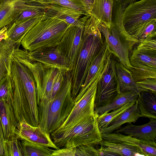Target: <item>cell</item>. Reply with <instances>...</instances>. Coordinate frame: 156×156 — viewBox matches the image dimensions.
<instances>
[{"instance_id":"obj_1","label":"cell","mask_w":156,"mask_h":156,"mask_svg":"<svg viewBox=\"0 0 156 156\" xmlns=\"http://www.w3.org/2000/svg\"><path fill=\"white\" fill-rule=\"evenodd\" d=\"M71 70L64 74L63 84L51 100H44L38 104L39 126L50 134L58 129L70 113L74 104L71 95Z\"/></svg>"},{"instance_id":"obj_2","label":"cell","mask_w":156,"mask_h":156,"mask_svg":"<svg viewBox=\"0 0 156 156\" xmlns=\"http://www.w3.org/2000/svg\"><path fill=\"white\" fill-rule=\"evenodd\" d=\"M71 25L57 19L43 16L27 33L21 44L29 52L41 48L56 47Z\"/></svg>"},{"instance_id":"obj_3","label":"cell","mask_w":156,"mask_h":156,"mask_svg":"<svg viewBox=\"0 0 156 156\" xmlns=\"http://www.w3.org/2000/svg\"><path fill=\"white\" fill-rule=\"evenodd\" d=\"M98 115L94 112L69 129L50 134L54 143L58 149L98 144L103 139L98 125Z\"/></svg>"},{"instance_id":"obj_4","label":"cell","mask_w":156,"mask_h":156,"mask_svg":"<svg viewBox=\"0 0 156 156\" xmlns=\"http://www.w3.org/2000/svg\"><path fill=\"white\" fill-rule=\"evenodd\" d=\"M83 43L75 63L71 70L72 79L71 95L74 100L86 77L89 67L104 42L99 29L83 35Z\"/></svg>"},{"instance_id":"obj_5","label":"cell","mask_w":156,"mask_h":156,"mask_svg":"<svg viewBox=\"0 0 156 156\" xmlns=\"http://www.w3.org/2000/svg\"><path fill=\"white\" fill-rule=\"evenodd\" d=\"M11 73L17 80L15 98L18 105L33 115L38 114L37 90L35 80L29 69L12 57Z\"/></svg>"},{"instance_id":"obj_6","label":"cell","mask_w":156,"mask_h":156,"mask_svg":"<svg viewBox=\"0 0 156 156\" xmlns=\"http://www.w3.org/2000/svg\"><path fill=\"white\" fill-rule=\"evenodd\" d=\"M156 19V0H139L125 8L122 16L124 27L133 36L145 22Z\"/></svg>"},{"instance_id":"obj_7","label":"cell","mask_w":156,"mask_h":156,"mask_svg":"<svg viewBox=\"0 0 156 156\" xmlns=\"http://www.w3.org/2000/svg\"><path fill=\"white\" fill-rule=\"evenodd\" d=\"M103 69L101 74L93 82L81 98L75 103L64 122L51 134H57L69 129L87 116L94 114L98 83L103 73Z\"/></svg>"},{"instance_id":"obj_8","label":"cell","mask_w":156,"mask_h":156,"mask_svg":"<svg viewBox=\"0 0 156 156\" xmlns=\"http://www.w3.org/2000/svg\"><path fill=\"white\" fill-rule=\"evenodd\" d=\"M115 62L110 51L105 61L103 73L98 83L94 108L110 103L118 94Z\"/></svg>"},{"instance_id":"obj_9","label":"cell","mask_w":156,"mask_h":156,"mask_svg":"<svg viewBox=\"0 0 156 156\" xmlns=\"http://www.w3.org/2000/svg\"><path fill=\"white\" fill-rule=\"evenodd\" d=\"M98 27L111 52L125 67L130 70L133 66L129 62V54L133 47L112 23L108 27L99 22Z\"/></svg>"},{"instance_id":"obj_10","label":"cell","mask_w":156,"mask_h":156,"mask_svg":"<svg viewBox=\"0 0 156 156\" xmlns=\"http://www.w3.org/2000/svg\"><path fill=\"white\" fill-rule=\"evenodd\" d=\"M84 27L71 26L56 46L71 69L75 63L82 48Z\"/></svg>"},{"instance_id":"obj_11","label":"cell","mask_w":156,"mask_h":156,"mask_svg":"<svg viewBox=\"0 0 156 156\" xmlns=\"http://www.w3.org/2000/svg\"><path fill=\"white\" fill-rule=\"evenodd\" d=\"M28 56L31 60L40 63L46 67L57 69L64 74L71 70L56 46L41 48L28 51Z\"/></svg>"},{"instance_id":"obj_12","label":"cell","mask_w":156,"mask_h":156,"mask_svg":"<svg viewBox=\"0 0 156 156\" xmlns=\"http://www.w3.org/2000/svg\"><path fill=\"white\" fill-rule=\"evenodd\" d=\"M46 10L44 16L61 20L69 25L84 27L86 21L90 16L82 11H78L55 4H44Z\"/></svg>"},{"instance_id":"obj_13","label":"cell","mask_w":156,"mask_h":156,"mask_svg":"<svg viewBox=\"0 0 156 156\" xmlns=\"http://www.w3.org/2000/svg\"><path fill=\"white\" fill-rule=\"evenodd\" d=\"M15 134L20 140L55 149H59L54 143L50 134L39 126H34L23 121L18 124Z\"/></svg>"},{"instance_id":"obj_14","label":"cell","mask_w":156,"mask_h":156,"mask_svg":"<svg viewBox=\"0 0 156 156\" xmlns=\"http://www.w3.org/2000/svg\"><path fill=\"white\" fill-rule=\"evenodd\" d=\"M110 51L108 46L104 40L100 50L91 62L84 82L74 100L75 103L81 98L93 82L101 74Z\"/></svg>"},{"instance_id":"obj_15","label":"cell","mask_w":156,"mask_h":156,"mask_svg":"<svg viewBox=\"0 0 156 156\" xmlns=\"http://www.w3.org/2000/svg\"><path fill=\"white\" fill-rule=\"evenodd\" d=\"M148 123L140 126L131 123L119 128L115 132L131 136L137 139L148 141H156V119H151Z\"/></svg>"},{"instance_id":"obj_16","label":"cell","mask_w":156,"mask_h":156,"mask_svg":"<svg viewBox=\"0 0 156 156\" xmlns=\"http://www.w3.org/2000/svg\"><path fill=\"white\" fill-rule=\"evenodd\" d=\"M0 120L5 139H9L15 136L18 122L11 100L0 101Z\"/></svg>"},{"instance_id":"obj_17","label":"cell","mask_w":156,"mask_h":156,"mask_svg":"<svg viewBox=\"0 0 156 156\" xmlns=\"http://www.w3.org/2000/svg\"><path fill=\"white\" fill-rule=\"evenodd\" d=\"M103 140L119 141L139 147L145 156H156L155 142L140 140L131 136L119 133H101Z\"/></svg>"},{"instance_id":"obj_18","label":"cell","mask_w":156,"mask_h":156,"mask_svg":"<svg viewBox=\"0 0 156 156\" xmlns=\"http://www.w3.org/2000/svg\"><path fill=\"white\" fill-rule=\"evenodd\" d=\"M98 144L101 145L100 150L116 156H145L139 147L120 141L103 140Z\"/></svg>"},{"instance_id":"obj_19","label":"cell","mask_w":156,"mask_h":156,"mask_svg":"<svg viewBox=\"0 0 156 156\" xmlns=\"http://www.w3.org/2000/svg\"><path fill=\"white\" fill-rule=\"evenodd\" d=\"M44 14L31 18L20 22H14L7 26V38L19 47L23 38L29 31L42 19Z\"/></svg>"},{"instance_id":"obj_20","label":"cell","mask_w":156,"mask_h":156,"mask_svg":"<svg viewBox=\"0 0 156 156\" xmlns=\"http://www.w3.org/2000/svg\"><path fill=\"white\" fill-rule=\"evenodd\" d=\"M115 66L118 81V93L129 91L135 92L139 94L142 91H148L137 85L130 70L120 62H115Z\"/></svg>"},{"instance_id":"obj_21","label":"cell","mask_w":156,"mask_h":156,"mask_svg":"<svg viewBox=\"0 0 156 156\" xmlns=\"http://www.w3.org/2000/svg\"><path fill=\"white\" fill-rule=\"evenodd\" d=\"M141 116L137 100L133 105L124 111L114 119L107 127L100 129L101 133L108 134L118 129L125 123H135Z\"/></svg>"},{"instance_id":"obj_22","label":"cell","mask_w":156,"mask_h":156,"mask_svg":"<svg viewBox=\"0 0 156 156\" xmlns=\"http://www.w3.org/2000/svg\"><path fill=\"white\" fill-rule=\"evenodd\" d=\"M139 0H113L112 17V23L120 34L130 43L136 41V39L129 34L124 27L122 16L123 11L129 4Z\"/></svg>"},{"instance_id":"obj_23","label":"cell","mask_w":156,"mask_h":156,"mask_svg":"<svg viewBox=\"0 0 156 156\" xmlns=\"http://www.w3.org/2000/svg\"><path fill=\"white\" fill-rule=\"evenodd\" d=\"M113 0H95L89 15L108 27L112 25Z\"/></svg>"},{"instance_id":"obj_24","label":"cell","mask_w":156,"mask_h":156,"mask_svg":"<svg viewBox=\"0 0 156 156\" xmlns=\"http://www.w3.org/2000/svg\"><path fill=\"white\" fill-rule=\"evenodd\" d=\"M17 48L19 47L8 38L0 42V81L10 75L12 56Z\"/></svg>"},{"instance_id":"obj_25","label":"cell","mask_w":156,"mask_h":156,"mask_svg":"<svg viewBox=\"0 0 156 156\" xmlns=\"http://www.w3.org/2000/svg\"><path fill=\"white\" fill-rule=\"evenodd\" d=\"M25 0H18L14 4L0 5V30L14 23L25 7Z\"/></svg>"},{"instance_id":"obj_26","label":"cell","mask_w":156,"mask_h":156,"mask_svg":"<svg viewBox=\"0 0 156 156\" xmlns=\"http://www.w3.org/2000/svg\"><path fill=\"white\" fill-rule=\"evenodd\" d=\"M137 101L141 117L156 119V94L149 90L142 91Z\"/></svg>"},{"instance_id":"obj_27","label":"cell","mask_w":156,"mask_h":156,"mask_svg":"<svg viewBox=\"0 0 156 156\" xmlns=\"http://www.w3.org/2000/svg\"><path fill=\"white\" fill-rule=\"evenodd\" d=\"M138 94L135 92L129 91L118 93L110 103L104 105L94 107V112L98 115L108 112L128 103L136 101Z\"/></svg>"},{"instance_id":"obj_28","label":"cell","mask_w":156,"mask_h":156,"mask_svg":"<svg viewBox=\"0 0 156 156\" xmlns=\"http://www.w3.org/2000/svg\"><path fill=\"white\" fill-rule=\"evenodd\" d=\"M95 144L83 145L73 148H62L54 150L51 156H99L101 151Z\"/></svg>"},{"instance_id":"obj_29","label":"cell","mask_w":156,"mask_h":156,"mask_svg":"<svg viewBox=\"0 0 156 156\" xmlns=\"http://www.w3.org/2000/svg\"><path fill=\"white\" fill-rule=\"evenodd\" d=\"M130 63L133 67L156 68V55L142 52L136 48L129 56Z\"/></svg>"},{"instance_id":"obj_30","label":"cell","mask_w":156,"mask_h":156,"mask_svg":"<svg viewBox=\"0 0 156 156\" xmlns=\"http://www.w3.org/2000/svg\"><path fill=\"white\" fill-rule=\"evenodd\" d=\"M20 140L23 156H51L53 151L44 146L24 140Z\"/></svg>"},{"instance_id":"obj_31","label":"cell","mask_w":156,"mask_h":156,"mask_svg":"<svg viewBox=\"0 0 156 156\" xmlns=\"http://www.w3.org/2000/svg\"><path fill=\"white\" fill-rule=\"evenodd\" d=\"M136 101L128 103L121 107L112 110L110 112L104 113L99 115L97 121L99 129L107 127L110 123L124 111L134 105Z\"/></svg>"},{"instance_id":"obj_32","label":"cell","mask_w":156,"mask_h":156,"mask_svg":"<svg viewBox=\"0 0 156 156\" xmlns=\"http://www.w3.org/2000/svg\"><path fill=\"white\" fill-rule=\"evenodd\" d=\"M133 37L140 43L149 38L156 37V19L144 23L138 30Z\"/></svg>"},{"instance_id":"obj_33","label":"cell","mask_w":156,"mask_h":156,"mask_svg":"<svg viewBox=\"0 0 156 156\" xmlns=\"http://www.w3.org/2000/svg\"><path fill=\"white\" fill-rule=\"evenodd\" d=\"M14 84L11 75H8L0 81V101L12 100Z\"/></svg>"},{"instance_id":"obj_34","label":"cell","mask_w":156,"mask_h":156,"mask_svg":"<svg viewBox=\"0 0 156 156\" xmlns=\"http://www.w3.org/2000/svg\"><path fill=\"white\" fill-rule=\"evenodd\" d=\"M129 70L136 82L147 78L156 79V68L133 66Z\"/></svg>"},{"instance_id":"obj_35","label":"cell","mask_w":156,"mask_h":156,"mask_svg":"<svg viewBox=\"0 0 156 156\" xmlns=\"http://www.w3.org/2000/svg\"><path fill=\"white\" fill-rule=\"evenodd\" d=\"M4 156H23L20 140L16 136L9 139H5Z\"/></svg>"},{"instance_id":"obj_36","label":"cell","mask_w":156,"mask_h":156,"mask_svg":"<svg viewBox=\"0 0 156 156\" xmlns=\"http://www.w3.org/2000/svg\"><path fill=\"white\" fill-rule=\"evenodd\" d=\"M32 0L43 4H55L64 6L76 10L83 11L88 15L83 6L75 0Z\"/></svg>"},{"instance_id":"obj_37","label":"cell","mask_w":156,"mask_h":156,"mask_svg":"<svg viewBox=\"0 0 156 156\" xmlns=\"http://www.w3.org/2000/svg\"><path fill=\"white\" fill-rule=\"evenodd\" d=\"M136 48L142 52L156 55V38L143 40L138 44Z\"/></svg>"},{"instance_id":"obj_38","label":"cell","mask_w":156,"mask_h":156,"mask_svg":"<svg viewBox=\"0 0 156 156\" xmlns=\"http://www.w3.org/2000/svg\"><path fill=\"white\" fill-rule=\"evenodd\" d=\"M64 80V74L61 71L59 70L54 80L49 98L48 99L45 100H51L54 98L61 87Z\"/></svg>"},{"instance_id":"obj_39","label":"cell","mask_w":156,"mask_h":156,"mask_svg":"<svg viewBox=\"0 0 156 156\" xmlns=\"http://www.w3.org/2000/svg\"><path fill=\"white\" fill-rule=\"evenodd\" d=\"M140 87L156 94V79L147 78L136 82Z\"/></svg>"},{"instance_id":"obj_40","label":"cell","mask_w":156,"mask_h":156,"mask_svg":"<svg viewBox=\"0 0 156 156\" xmlns=\"http://www.w3.org/2000/svg\"><path fill=\"white\" fill-rule=\"evenodd\" d=\"M82 5L89 15L95 0H75Z\"/></svg>"},{"instance_id":"obj_41","label":"cell","mask_w":156,"mask_h":156,"mask_svg":"<svg viewBox=\"0 0 156 156\" xmlns=\"http://www.w3.org/2000/svg\"><path fill=\"white\" fill-rule=\"evenodd\" d=\"M5 145V139L0 120V156H4Z\"/></svg>"},{"instance_id":"obj_42","label":"cell","mask_w":156,"mask_h":156,"mask_svg":"<svg viewBox=\"0 0 156 156\" xmlns=\"http://www.w3.org/2000/svg\"><path fill=\"white\" fill-rule=\"evenodd\" d=\"M18 0H0V5L5 3L14 4Z\"/></svg>"}]
</instances>
